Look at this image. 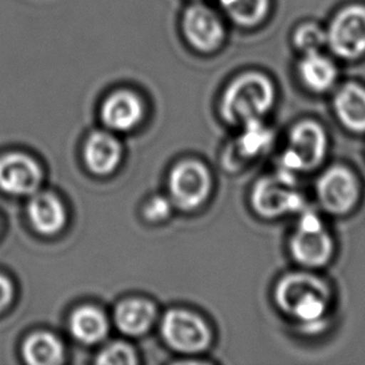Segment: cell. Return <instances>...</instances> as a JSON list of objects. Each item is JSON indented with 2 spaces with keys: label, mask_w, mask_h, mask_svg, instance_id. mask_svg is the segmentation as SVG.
<instances>
[{
  "label": "cell",
  "mask_w": 365,
  "mask_h": 365,
  "mask_svg": "<svg viewBox=\"0 0 365 365\" xmlns=\"http://www.w3.org/2000/svg\"><path fill=\"white\" fill-rule=\"evenodd\" d=\"M329 299L331 293L326 283L308 273L287 274L274 289L278 308L306 326L317 324L326 316Z\"/></svg>",
  "instance_id": "6da1fadb"
},
{
  "label": "cell",
  "mask_w": 365,
  "mask_h": 365,
  "mask_svg": "<svg viewBox=\"0 0 365 365\" xmlns=\"http://www.w3.org/2000/svg\"><path fill=\"white\" fill-rule=\"evenodd\" d=\"M276 99L274 85L269 78L259 73L240 75L228 85L221 101V115L231 125L261 120Z\"/></svg>",
  "instance_id": "7a4b0ae2"
},
{
  "label": "cell",
  "mask_w": 365,
  "mask_h": 365,
  "mask_svg": "<svg viewBox=\"0 0 365 365\" xmlns=\"http://www.w3.org/2000/svg\"><path fill=\"white\" fill-rule=\"evenodd\" d=\"M161 336L171 349L193 356L207 351L212 343V331L201 317L181 308H175L163 316Z\"/></svg>",
  "instance_id": "3957f363"
},
{
  "label": "cell",
  "mask_w": 365,
  "mask_h": 365,
  "mask_svg": "<svg viewBox=\"0 0 365 365\" xmlns=\"http://www.w3.org/2000/svg\"><path fill=\"white\" fill-rule=\"evenodd\" d=\"M327 150L324 130L314 121H302L292 128L288 148L281 158V171L294 176L311 171L323 161Z\"/></svg>",
  "instance_id": "277c9868"
},
{
  "label": "cell",
  "mask_w": 365,
  "mask_h": 365,
  "mask_svg": "<svg viewBox=\"0 0 365 365\" xmlns=\"http://www.w3.org/2000/svg\"><path fill=\"white\" fill-rule=\"evenodd\" d=\"M212 190L208 168L198 161H183L173 168L168 178L170 200L183 211H192L206 202Z\"/></svg>",
  "instance_id": "5b68a950"
},
{
  "label": "cell",
  "mask_w": 365,
  "mask_h": 365,
  "mask_svg": "<svg viewBox=\"0 0 365 365\" xmlns=\"http://www.w3.org/2000/svg\"><path fill=\"white\" fill-rule=\"evenodd\" d=\"M294 178L279 173L274 178H264L252 191V207L261 217H281L303 208V198L293 190Z\"/></svg>",
  "instance_id": "8992f818"
},
{
  "label": "cell",
  "mask_w": 365,
  "mask_h": 365,
  "mask_svg": "<svg viewBox=\"0 0 365 365\" xmlns=\"http://www.w3.org/2000/svg\"><path fill=\"white\" fill-rule=\"evenodd\" d=\"M327 43L333 53L354 59L365 53V6L351 5L341 10L328 28Z\"/></svg>",
  "instance_id": "52a82bcc"
},
{
  "label": "cell",
  "mask_w": 365,
  "mask_h": 365,
  "mask_svg": "<svg viewBox=\"0 0 365 365\" xmlns=\"http://www.w3.org/2000/svg\"><path fill=\"white\" fill-rule=\"evenodd\" d=\"M358 183L346 168H328L317 182V195L328 212L343 215L351 211L358 200Z\"/></svg>",
  "instance_id": "ba28073f"
},
{
  "label": "cell",
  "mask_w": 365,
  "mask_h": 365,
  "mask_svg": "<svg viewBox=\"0 0 365 365\" xmlns=\"http://www.w3.org/2000/svg\"><path fill=\"white\" fill-rule=\"evenodd\" d=\"M185 38L195 49L210 53L217 49L225 40V26L218 15L202 4H193L182 18Z\"/></svg>",
  "instance_id": "9c48e42d"
},
{
  "label": "cell",
  "mask_w": 365,
  "mask_h": 365,
  "mask_svg": "<svg viewBox=\"0 0 365 365\" xmlns=\"http://www.w3.org/2000/svg\"><path fill=\"white\" fill-rule=\"evenodd\" d=\"M43 181V173L33 158L23 153L0 158V190L14 196L34 195Z\"/></svg>",
  "instance_id": "30bf717a"
},
{
  "label": "cell",
  "mask_w": 365,
  "mask_h": 365,
  "mask_svg": "<svg viewBox=\"0 0 365 365\" xmlns=\"http://www.w3.org/2000/svg\"><path fill=\"white\" fill-rule=\"evenodd\" d=\"M333 240L324 227H297L289 242L292 257L304 267L324 266L333 255Z\"/></svg>",
  "instance_id": "8fae6325"
},
{
  "label": "cell",
  "mask_w": 365,
  "mask_h": 365,
  "mask_svg": "<svg viewBox=\"0 0 365 365\" xmlns=\"http://www.w3.org/2000/svg\"><path fill=\"white\" fill-rule=\"evenodd\" d=\"M143 104L138 95L120 90L110 95L101 108V120L106 128L126 133L136 128L143 118Z\"/></svg>",
  "instance_id": "7c38bea8"
},
{
  "label": "cell",
  "mask_w": 365,
  "mask_h": 365,
  "mask_svg": "<svg viewBox=\"0 0 365 365\" xmlns=\"http://www.w3.org/2000/svg\"><path fill=\"white\" fill-rule=\"evenodd\" d=\"M123 146L114 135L105 131L91 133L84 146L86 168L98 176H108L119 168Z\"/></svg>",
  "instance_id": "4fadbf2b"
},
{
  "label": "cell",
  "mask_w": 365,
  "mask_h": 365,
  "mask_svg": "<svg viewBox=\"0 0 365 365\" xmlns=\"http://www.w3.org/2000/svg\"><path fill=\"white\" fill-rule=\"evenodd\" d=\"M156 316L158 311L153 302L143 298H128L115 309V324L126 336H143L151 329Z\"/></svg>",
  "instance_id": "5bb4252c"
},
{
  "label": "cell",
  "mask_w": 365,
  "mask_h": 365,
  "mask_svg": "<svg viewBox=\"0 0 365 365\" xmlns=\"http://www.w3.org/2000/svg\"><path fill=\"white\" fill-rule=\"evenodd\" d=\"M28 216L33 227L46 236L60 232L66 222L64 205L54 193L31 195L28 203Z\"/></svg>",
  "instance_id": "9a60e30c"
},
{
  "label": "cell",
  "mask_w": 365,
  "mask_h": 365,
  "mask_svg": "<svg viewBox=\"0 0 365 365\" xmlns=\"http://www.w3.org/2000/svg\"><path fill=\"white\" fill-rule=\"evenodd\" d=\"M69 328L76 341L86 346L104 341L110 326L105 313L93 306L76 308L70 317Z\"/></svg>",
  "instance_id": "2e32d148"
},
{
  "label": "cell",
  "mask_w": 365,
  "mask_h": 365,
  "mask_svg": "<svg viewBox=\"0 0 365 365\" xmlns=\"http://www.w3.org/2000/svg\"><path fill=\"white\" fill-rule=\"evenodd\" d=\"M334 109L341 123L356 131H365V89L356 84L343 86L334 99Z\"/></svg>",
  "instance_id": "e0dca14e"
},
{
  "label": "cell",
  "mask_w": 365,
  "mask_h": 365,
  "mask_svg": "<svg viewBox=\"0 0 365 365\" xmlns=\"http://www.w3.org/2000/svg\"><path fill=\"white\" fill-rule=\"evenodd\" d=\"M298 73L303 84L316 93L331 89L336 79V66L319 51L304 54L298 65Z\"/></svg>",
  "instance_id": "ac0fdd59"
},
{
  "label": "cell",
  "mask_w": 365,
  "mask_h": 365,
  "mask_svg": "<svg viewBox=\"0 0 365 365\" xmlns=\"http://www.w3.org/2000/svg\"><path fill=\"white\" fill-rule=\"evenodd\" d=\"M23 356L29 364H60L64 359V346L50 333H35L25 341Z\"/></svg>",
  "instance_id": "d6986e66"
},
{
  "label": "cell",
  "mask_w": 365,
  "mask_h": 365,
  "mask_svg": "<svg viewBox=\"0 0 365 365\" xmlns=\"http://www.w3.org/2000/svg\"><path fill=\"white\" fill-rule=\"evenodd\" d=\"M230 19L241 26H256L266 18L269 0H218Z\"/></svg>",
  "instance_id": "ffe728a7"
},
{
  "label": "cell",
  "mask_w": 365,
  "mask_h": 365,
  "mask_svg": "<svg viewBox=\"0 0 365 365\" xmlns=\"http://www.w3.org/2000/svg\"><path fill=\"white\" fill-rule=\"evenodd\" d=\"M271 141V131L262 123L261 120H253L243 125L242 135L236 143V151L243 160L256 158L269 146Z\"/></svg>",
  "instance_id": "44dd1931"
},
{
  "label": "cell",
  "mask_w": 365,
  "mask_h": 365,
  "mask_svg": "<svg viewBox=\"0 0 365 365\" xmlns=\"http://www.w3.org/2000/svg\"><path fill=\"white\" fill-rule=\"evenodd\" d=\"M293 41L298 49L304 54L319 51L327 43V34L317 24H303L296 30L293 35Z\"/></svg>",
  "instance_id": "7402d4cb"
},
{
  "label": "cell",
  "mask_w": 365,
  "mask_h": 365,
  "mask_svg": "<svg viewBox=\"0 0 365 365\" xmlns=\"http://www.w3.org/2000/svg\"><path fill=\"white\" fill-rule=\"evenodd\" d=\"M96 363L103 365H133L138 363V354L128 343L115 341L100 351Z\"/></svg>",
  "instance_id": "603a6c76"
},
{
  "label": "cell",
  "mask_w": 365,
  "mask_h": 365,
  "mask_svg": "<svg viewBox=\"0 0 365 365\" xmlns=\"http://www.w3.org/2000/svg\"><path fill=\"white\" fill-rule=\"evenodd\" d=\"M173 211V201L163 196L153 197L143 208V216L150 222L166 221Z\"/></svg>",
  "instance_id": "cb8c5ba5"
},
{
  "label": "cell",
  "mask_w": 365,
  "mask_h": 365,
  "mask_svg": "<svg viewBox=\"0 0 365 365\" xmlns=\"http://www.w3.org/2000/svg\"><path fill=\"white\" fill-rule=\"evenodd\" d=\"M11 299H13V286L6 277L0 274V311H3Z\"/></svg>",
  "instance_id": "d4e9b609"
}]
</instances>
